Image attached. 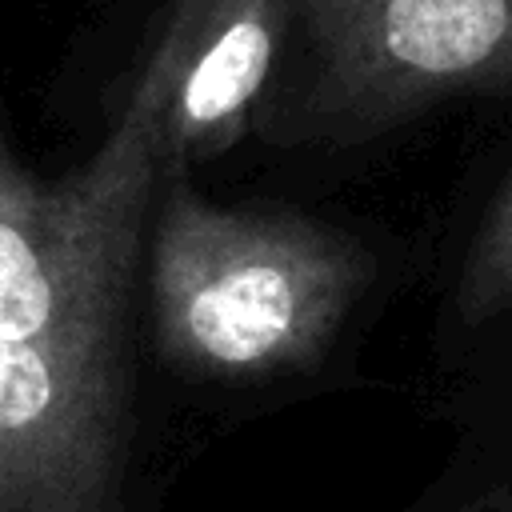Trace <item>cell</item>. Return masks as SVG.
<instances>
[{"mask_svg":"<svg viewBox=\"0 0 512 512\" xmlns=\"http://www.w3.org/2000/svg\"><path fill=\"white\" fill-rule=\"evenodd\" d=\"M296 0H172L136 76L160 100L168 164L236 140L288 44Z\"/></svg>","mask_w":512,"mask_h":512,"instance_id":"277c9868","label":"cell"},{"mask_svg":"<svg viewBox=\"0 0 512 512\" xmlns=\"http://www.w3.org/2000/svg\"><path fill=\"white\" fill-rule=\"evenodd\" d=\"M304 124L372 136L440 100L512 88V0H296Z\"/></svg>","mask_w":512,"mask_h":512,"instance_id":"3957f363","label":"cell"},{"mask_svg":"<svg viewBox=\"0 0 512 512\" xmlns=\"http://www.w3.org/2000/svg\"><path fill=\"white\" fill-rule=\"evenodd\" d=\"M372 252L296 212L216 208L176 180L152 232V312L168 360L272 376L324 352L372 284Z\"/></svg>","mask_w":512,"mask_h":512,"instance_id":"7a4b0ae2","label":"cell"},{"mask_svg":"<svg viewBox=\"0 0 512 512\" xmlns=\"http://www.w3.org/2000/svg\"><path fill=\"white\" fill-rule=\"evenodd\" d=\"M456 320L480 328L512 312V172L488 200L456 276Z\"/></svg>","mask_w":512,"mask_h":512,"instance_id":"5b68a950","label":"cell"},{"mask_svg":"<svg viewBox=\"0 0 512 512\" xmlns=\"http://www.w3.org/2000/svg\"><path fill=\"white\" fill-rule=\"evenodd\" d=\"M168 168L144 76L64 180H32L0 144V512H112L124 300Z\"/></svg>","mask_w":512,"mask_h":512,"instance_id":"6da1fadb","label":"cell"},{"mask_svg":"<svg viewBox=\"0 0 512 512\" xmlns=\"http://www.w3.org/2000/svg\"><path fill=\"white\" fill-rule=\"evenodd\" d=\"M456 512H512V492L508 488H484L472 500H464Z\"/></svg>","mask_w":512,"mask_h":512,"instance_id":"8992f818","label":"cell"}]
</instances>
